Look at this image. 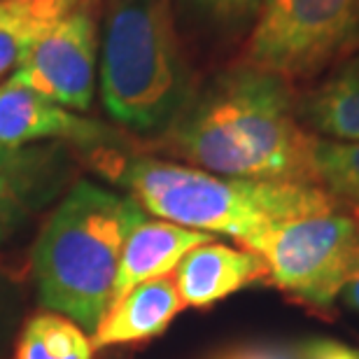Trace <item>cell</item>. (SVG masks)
<instances>
[{"label": "cell", "instance_id": "obj_6", "mask_svg": "<svg viewBox=\"0 0 359 359\" xmlns=\"http://www.w3.org/2000/svg\"><path fill=\"white\" fill-rule=\"evenodd\" d=\"M269 280L299 304L329 311L343 292L359 252V229L343 210L273 224L245 243Z\"/></svg>", "mask_w": 359, "mask_h": 359}, {"label": "cell", "instance_id": "obj_18", "mask_svg": "<svg viewBox=\"0 0 359 359\" xmlns=\"http://www.w3.org/2000/svg\"><path fill=\"white\" fill-rule=\"evenodd\" d=\"M19 313V287L17 283L7 276V273L0 271V343L17 320Z\"/></svg>", "mask_w": 359, "mask_h": 359}, {"label": "cell", "instance_id": "obj_3", "mask_svg": "<svg viewBox=\"0 0 359 359\" xmlns=\"http://www.w3.org/2000/svg\"><path fill=\"white\" fill-rule=\"evenodd\" d=\"M119 180L147 215L194 231L231 236L243 245L280 222L343 210L318 184L226 177L154 156L124 161Z\"/></svg>", "mask_w": 359, "mask_h": 359}, {"label": "cell", "instance_id": "obj_2", "mask_svg": "<svg viewBox=\"0 0 359 359\" xmlns=\"http://www.w3.org/2000/svg\"><path fill=\"white\" fill-rule=\"evenodd\" d=\"M147 212L89 180L73 184L33 245L31 269L42 306L93 332L110 308L119 255Z\"/></svg>", "mask_w": 359, "mask_h": 359}, {"label": "cell", "instance_id": "obj_20", "mask_svg": "<svg viewBox=\"0 0 359 359\" xmlns=\"http://www.w3.org/2000/svg\"><path fill=\"white\" fill-rule=\"evenodd\" d=\"M215 359H301L299 348L287 346H243L222 353Z\"/></svg>", "mask_w": 359, "mask_h": 359}, {"label": "cell", "instance_id": "obj_13", "mask_svg": "<svg viewBox=\"0 0 359 359\" xmlns=\"http://www.w3.org/2000/svg\"><path fill=\"white\" fill-rule=\"evenodd\" d=\"M84 0H0V80L14 73L49 28Z\"/></svg>", "mask_w": 359, "mask_h": 359}, {"label": "cell", "instance_id": "obj_1", "mask_svg": "<svg viewBox=\"0 0 359 359\" xmlns=\"http://www.w3.org/2000/svg\"><path fill=\"white\" fill-rule=\"evenodd\" d=\"M297 100L294 82L241 61L191 93L159 145L215 175L315 184V135Z\"/></svg>", "mask_w": 359, "mask_h": 359}, {"label": "cell", "instance_id": "obj_8", "mask_svg": "<svg viewBox=\"0 0 359 359\" xmlns=\"http://www.w3.org/2000/svg\"><path fill=\"white\" fill-rule=\"evenodd\" d=\"M112 131L100 121L75 114L45 96L10 80L0 84V145L24 149L40 140H70L77 145H96Z\"/></svg>", "mask_w": 359, "mask_h": 359}, {"label": "cell", "instance_id": "obj_15", "mask_svg": "<svg viewBox=\"0 0 359 359\" xmlns=\"http://www.w3.org/2000/svg\"><path fill=\"white\" fill-rule=\"evenodd\" d=\"M177 21L201 42L233 45L248 38L262 0H173Z\"/></svg>", "mask_w": 359, "mask_h": 359}, {"label": "cell", "instance_id": "obj_17", "mask_svg": "<svg viewBox=\"0 0 359 359\" xmlns=\"http://www.w3.org/2000/svg\"><path fill=\"white\" fill-rule=\"evenodd\" d=\"M315 184L329 191L343 208L359 205V142L325 140L313 142Z\"/></svg>", "mask_w": 359, "mask_h": 359}, {"label": "cell", "instance_id": "obj_16", "mask_svg": "<svg viewBox=\"0 0 359 359\" xmlns=\"http://www.w3.org/2000/svg\"><path fill=\"white\" fill-rule=\"evenodd\" d=\"M93 343L87 332L59 313H38L21 329L17 359H91Z\"/></svg>", "mask_w": 359, "mask_h": 359}, {"label": "cell", "instance_id": "obj_7", "mask_svg": "<svg viewBox=\"0 0 359 359\" xmlns=\"http://www.w3.org/2000/svg\"><path fill=\"white\" fill-rule=\"evenodd\" d=\"M96 19L80 5L42 35L7 80L66 110L84 112L96 91Z\"/></svg>", "mask_w": 359, "mask_h": 359}, {"label": "cell", "instance_id": "obj_19", "mask_svg": "<svg viewBox=\"0 0 359 359\" xmlns=\"http://www.w3.org/2000/svg\"><path fill=\"white\" fill-rule=\"evenodd\" d=\"M301 359H359V350L332 339H313L299 346Z\"/></svg>", "mask_w": 359, "mask_h": 359}, {"label": "cell", "instance_id": "obj_11", "mask_svg": "<svg viewBox=\"0 0 359 359\" xmlns=\"http://www.w3.org/2000/svg\"><path fill=\"white\" fill-rule=\"evenodd\" d=\"M182 308L175 280L168 276L133 287L107 308L100 325L93 329V350L152 341L166 332Z\"/></svg>", "mask_w": 359, "mask_h": 359}, {"label": "cell", "instance_id": "obj_22", "mask_svg": "<svg viewBox=\"0 0 359 359\" xmlns=\"http://www.w3.org/2000/svg\"><path fill=\"white\" fill-rule=\"evenodd\" d=\"M19 154H21V149H7V147L0 145V170L10 166V163L17 159Z\"/></svg>", "mask_w": 359, "mask_h": 359}, {"label": "cell", "instance_id": "obj_23", "mask_svg": "<svg viewBox=\"0 0 359 359\" xmlns=\"http://www.w3.org/2000/svg\"><path fill=\"white\" fill-rule=\"evenodd\" d=\"M346 210L350 212V217L355 219V224H357V229H359V205H350V208H346Z\"/></svg>", "mask_w": 359, "mask_h": 359}, {"label": "cell", "instance_id": "obj_4", "mask_svg": "<svg viewBox=\"0 0 359 359\" xmlns=\"http://www.w3.org/2000/svg\"><path fill=\"white\" fill-rule=\"evenodd\" d=\"M191 93L170 0H112L100 47L105 112L133 131H163Z\"/></svg>", "mask_w": 359, "mask_h": 359}, {"label": "cell", "instance_id": "obj_5", "mask_svg": "<svg viewBox=\"0 0 359 359\" xmlns=\"http://www.w3.org/2000/svg\"><path fill=\"white\" fill-rule=\"evenodd\" d=\"M359 52V0H262L243 63L313 80Z\"/></svg>", "mask_w": 359, "mask_h": 359}, {"label": "cell", "instance_id": "obj_12", "mask_svg": "<svg viewBox=\"0 0 359 359\" xmlns=\"http://www.w3.org/2000/svg\"><path fill=\"white\" fill-rule=\"evenodd\" d=\"M297 112L306 131L318 138L359 142V52L299 93Z\"/></svg>", "mask_w": 359, "mask_h": 359}, {"label": "cell", "instance_id": "obj_10", "mask_svg": "<svg viewBox=\"0 0 359 359\" xmlns=\"http://www.w3.org/2000/svg\"><path fill=\"white\" fill-rule=\"evenodd\" d=\"M210 241V233L194 231L173 222L149 217L140 219L126 236L124 248H121L110 306L126 297L133 287L170 276L184 259V255Z\"/></svg>", "mask_w": 359, "mask_h": 359}, {"label": "cell", "instance_id": "obj_21", "mask_svg": "<svg viewBox=\"0 0 359 359\" xmlns=\"http://www.w3.org/2000/svg\"><path fill=\"white\" fill-rule=\"evenodd\" d=\"M343 299H346V304L353 308V311L359 313V252H357V259H355V266L350 271V276L346 280V285H343Z\"/></svg>", "mask_w": 359, "mask_h": 359}, {"label": "cell", "instance_id": "obj_14", "mask_svg": "<svg viewBox=\"0 0 359 359\" xmlns=\"http://www.w3.org/2000/svg\"><path fill=\"white\" fill-rule=\"evenodd\" d=\"M54 168L49 152L21 149L17 159L0 170V245L40 203Z\"/></svg>", "mask_w": 359, "mask_h": 359}, {"label": "cell", "instance_id": "obj_9", "mask_svg": "<svg viewBox=\"0 0 359 359\" xmlns=\"http://www.w3.org/2000/svg\"><path fill=\"white\" fill-rule=\"evenodd\" d=\"M266 278V266L255 252L215 241L194 248L175 269V287L184 308H210Z\"/></svg>", "mask_w": 359, "mask_h": 359}]
</instances>
